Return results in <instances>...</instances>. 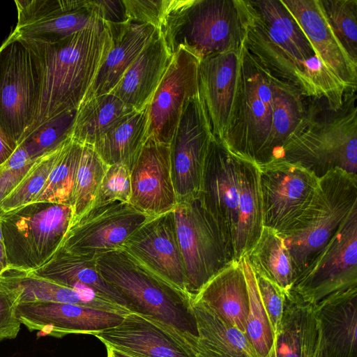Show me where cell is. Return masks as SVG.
I'll use <instances>...</instances> for the list:
<instances>
[{
	"instance_id": "cell-1",
	"label": "cell",
	"mask_w": 357,
	"mask_h": 357,
	"mask_svg": "<svg viewBox=\"0 0 357 357\" xmlns=\"http://www.w3.org/2000/svg\"><path fill=\"white\" fill-rule=\"evenodd\" d=\"M248 24L244 46L275 79L307 98L338 108L351 92L324 64L281 0H245Z\"/></svg>"
},
{
	"instance_id": "cell-2",
	"label": "cell",
	"mask_w": 357,
	"mask_h": 357,
	"mask_svg": "<svg viewBox=\"0 0 357 357\" xmlns=\"http://www.w3.org/2000/svg\"><path fill=\"white\" fill-rule=\"evenodd\" d=\"M199 194L222 228L234 261L239 262L255 245L264 228L258 166L234 155L213 136Z\"/></svg>"
},
{
	"instance_id": "cell-3",
	"label": "cell",
	"mask_w": 357,
	"mask_h": 357,
	"mask_svg": "<svg viewBox=\"0 0 357 357\" xmlns=\"http://www.w3.org/2000/svg\"><path fill=\"white\" fill-rule=\"evenodd\" d=\"M29 41L40 60L42 88L35 120L23 140L50 119L79 108L112 45L105 22L54 43Z\"/></svg>"
},
{
	"instance_id": "cell-4",
	"label": "cell",
	"mask_w": 357,
	"mask_h": 357,
	"mask_svg": "<svg viewBox=\"0 0 357 357\" xmlns=\"http://www.w3.org/2000/svg\"><path fill=\"white\" fill-rule=\"evenodd\" d=\"M356 92L333 108L325 99L310 98L301 123L277 160L296 164L319 179L335 169L357 175Z\"/></svg>"
},
{
	"instance_id": "cell-5",
	"label": "cell",
	"mask_w": 357,
	"mask_h": 357,
	"mask_svg": "<svg viewBox=\"0 0 357 357\" xmlns=\"http://www.w3.org/2000/svg\"><path fill=\"white\" fill-rule=\"evenodd\" d=\"M102 278L126 301L130 312L153 318L183 335L196 349L198 331L192 298L159 277L122 248L96 256Z\"/></svg>"
},
{
	"instance_id": "cell-6",
	"label": "cell",
	"mask_w": 357,
	"mask_h": 357,
	"mask_svg": "<svg viewBox=\"0 0 357 357\" xmlns=\"http://www.w3.org/2000/svg\"><path fill=\"white\" fill-rule=\"evenodd\" d=\"M248 24L245 0H173L159 31L171 55L183 49L201 61L241 50Z\"/></svg>"
},
{
	"instance_id": "cell-7",
	"label": "cell",
	"mask_w": 357,
	"mask_h": 357,
	"mask_svg": "<svg viewBox=\"0 0 357 357\" xmlns=\"http://www.w3.org/2000/svg\"><path fill=\"white\" fill-rule=\"evenodd\" d=\"M273 107L272 77L256 62L243 44L232 114L221 140L227 149L258 167L270 163Z\"/></svg>"
},
{
	"instance_id": "cell-8",
	"label": "cell",
	"mask_w": 357,
	"mask_h": 357,
	"mask_svg": "<svg viewBox=\"0 0 357 357\" xmlns=\"http://www.w3.org/2000/svg\"><path fill=\"white\" fill-rule=\"evenodd\" d=\"M356 204L357 175L335 169L319 179L312 201L298 225L282 236L291 257L296 281L328 244Z\"/></svg>"
},
{
	"instance_id": "cell-9",
	"label": "cell",
	"mask_w": 357,
	"mask_h": 357,
	"mask_svg": "<svg viewBox=\"0 0 357 357\" xmlns=\"http://www.w3.org/2000/svg\"><path fill=\"white\" fill-rule=\"evenodd\" d=\"M70 205L35 202L3 213L0 222L7 268L32 272L61 246L73 221Z\"/></svg>"
},
{
	"instance_id": "cell-10",
	"label": "cell",
	"mask_w": 357,
	"mask_h": 357,
	"mask_svg": "<svg viewBox=\"0 0 357 357\" xmlns=\"http://www.w3.org/2000/svg\"><path fill=\"white\" fill-rule=\"evenodd\" d=\"M183 259L186 291L192 299L234 261L228 241L199 194L178 201L173 210Z\"/></svg>"
},
{
	"instance_id": "cell-11",
	"label": "cell",
	"mask_w": 357,
	"mask_h": 357,
	"mask_svg": "<svg viewBox=\"0 0 357 357\" xmlns=\"http://www.w3.org/2000/svg\"><path fill=\"white\" fill-rule=\"evenodd\" d=\"M41 88L35 47L29 40L8 36L0 47V128L17 146L33 123Z\"/></svg>"
},
{
	"instance_id": "cell-12",
	"label": "cell",
	"mask_w": 357,
	"mask_h": 357,
	"mask_svg": "<svg viewBox=\"0 0 357 357\" xmlns=\"http://www.w3.org/2000/svg\"><path fill=\"white\" fill-rule=\"evenodd\" d=\"M258 167L264 227L284 236L309 207L319 179L300 165L282 160Z\"/></svg>"
},
{
	"instance_id": "cell-13",
	"label": "cell",
	"mask_w": 357,
	"mask_h": 357,
	"mask_svg": "<svg viewBox=\"0 0 357 357\" xmlns=\"http://www.w3.org/2000/svg\"><path fill=\"white\" fill-rule=\"evenodd\" d=\"M357 287V204L335 236L306 271L294 290L316 305L334 294Z\"/></svg>"
},
{
	"instance_id": "cell-14",
	"label": "cell",
	"mask_w": 357,
	"mask_h": 357,
	"mask_svg": "<svg viewBox=\"0 0 357 357\" xmlns=\"http://www.w3.org/2000/svg\"><path fill=\"white\" fill-rule=\"evenodd\" d=\"M149 218L119 200L92 206L70 225L60 248L93 256L121 248Z\"/></svg>"
},
{
	"instance_id": "cell-15",
	"label": "cell",
	"mask_w": 357,
	"mask_h": 357,
	"mask_svg": "<svg viewBox=\"0 0 357 357\" xmlns=\"http://www.w3.org/2000/svg\"><path fill=\"white\" fill-rule=\"evenodd\" d=\"M212 137L199 95L189 98L169 144L172 179L178 202L199 192L205 158Z\"/></svg>"
},
{
	"instance_id": "cell-16",
	"label": "cell",
	"mask_w": 357,
	"mask_h": 357,
	"mask_svg": "<svg viewBox=\"0 0 357 357\" xmlns=\"http://www.w3.org/2000/svg\"><path fill=\"white\" fill-rule=\"evenodd\" d=\"M199 61L183 49L172 56L147 105L146 137L169 144L185 102L199 95Z\"/></svg>"
},
{
	"instance_id": "cell-17",
	"label": "cell",
	"mask_w": 357,
	"mask_h": 357,
	"mask_svg": "<svg viewBox=\"0 0 357 357\" xmlns=\"http://www.w3.org/2000/svg\"><path fill=\"white\" fill-rule=\"evenodd\" d=\"M92 335L133 357H199L195 348L180 332L153 318L127 313L122 321Z\"/></svg>"
},
{
	"instance_id": "cell-18",
	"label": "cell",
	"mask_w": 357,
	"mask_h": 357,
	"mask_svg": "<svg viewBox=\"0 0 357 357\" xmlns=\"http://www.w3.org/2000/svg\"><path fill=\"white\" fill-rule=\"evenodd\" d=\"M121 248L151 271L187 293L173 211L149 218Z\"/></svg>"
},
{
	"instance_id": "cell-19",
	"label": "cell",
	"mask_w": 357,
	"mask_h": 357,
	"mask_svg": "<svg viewBox=\"0 0 357 357\" xmlns=\"http://www.w3.org/2000/svg\"><path fill=\"white\" fill-rule=\"evenodd\" d=\"M129 204L152 218L173 211L178 202L171 174L169 146L146 139L130 171Z\"/></svg>"
},
{
	"instance_id": "cell-20",
	"label": "cell",
	"mask_w": 357,
	"mask_h": 357,
	"mask_svg": "<svg viewBox=\"0 0 357 357\" xmlns=\"http://www.w3.org/2000/svg\"><path fill=\"white\" fill-rule=\"evenodd\" d=\"M21 324L30 331L57 338L92 335L119 325L126 314L70 303L36 302L17 306Z\"/></svg>"
},
{
	"instance_id": "cell-21",
	"label": "cell",
	"mask_w": 357,
	"mask_h": 357,
	"mask_svg": "<svg viewBox=\"0 0 357 357\" xmlns=\"http://www.w3.org/2000/svg\"><path fill=\"white\" fill-rule=\"evenodd\" d=\"M243 47L238 50L210 55L199 63V95L213 136L220 140L225 134L232 114Z\"/></svg>"
},
{
	"instance_id": "cell-22",
	"label": "cell",
	"mask_w": 357,
	"mask_h": 357,
	"mask_svg": "<svg viewBox=\"0 0 357 357\" xmlns=\"http://www.w3.org/2000/svg\"><path fill=\"white\" fill-rule=\"evenodd\" d=\"M296 20L326 68L349 91H356L357 62L353 60L332 31L320 0H281Z\"/></svg>"
},
{
	"instance_id": "cell-23",
	"label": "cell",
	"mask_w": 357,
	"mask_h": 357,
	"mask_svg": "<svg viewBox=\"0 0 357 357\" xmlns=\"http://www.w3.org/2000/svg\"><path fill=\"white\" fill-rule=\"evenodd\" d=\"M326 357H357V287L314 305Z\"/></svg>"
},
{
	"instance_id": "cell-24",
	"label": "cell",
	"mask_w": 357,
	"mask_h": 357,
	"mask_svg": "<svg viewBox=\"0 0 357 357\" xmlns=\"http://www.w3.org/2000/svg\"><path fill=\"white\" fill-rule=\"evenodd\" d=\"M108 26L112 38V47L82 102L109 93L158 30L151 24L130 21Z\"/></svg>"
},
{
	"instance_id": "cell-25",
	"label": "cell",
	"mask_w": 357,
	"mask_h": 357,
	"mask_svg": "<svg viewBox=\"0 0 357 357\" xmlns=\"http://www.w3.org/2000/svg\"><path fill=\"white\" fill-rule=\"evenodd\" d=\"M172 56L158 30L109 93L133 110L144 109L165 75Z\"/></svg>"
},
{
	"instance_id": "cell-26",
	"label": "cell",
	"mask_w": 357,
	"mask_h": 357,
	"mask_svg": "<svg viewBox=\"0 0 357 357\" xmlns=\"http://www.w3.org/2000/svg\"><path fill=\"white\" fill-rule=\"evenodd\" d=\"M321 347L314 305L294 290L284 293V307L280 332L266 357H317Z\"/></svg>"
},
{
	"instance_id": "cell-27",
	"label": "cell",
	"mask_w": 357,
	"mask_h": 357,
	"mask_svg": "<svg viewBox=\"0 0 357 357\" xmlns=\"http://www.w3.org/2000/svg\"><path fill=\"white\" fill-rule=\"evenodd\" d=\"M0 285L15 299L17 305L36 302L70 303L127 314V309L96 296L69 288L31 272L7 268L0 274Z\"/></svg>"
},
{
	"instance_id": "cell-28",
	"label": "cell",
	"mask_w": 357,
	"mask_h": 357,
	"mask_svg": "<svg viewBox=\"0 0 357 357\" xmlns=\"http://www.w3.org/2000/svg\"><path fill=\"white\" fill-rule=\"evenodd\" d=\"M31 273L129 311L126 301L98 272L96 256L73 254L60 248L46 264Z\"/></svg>"
},
{
	"instance_id": "cell-29",
	"label": "cell",
	"mask_w": 357,
	"mask_h": 357,
	"mask_svg": "<svg viewBox=\"0 0 357 357\" xmlns=\"http://www.w3.org/2000/svg\"><path fill=\"white\" fill-rule=\"evenodd\" d=\"M221 320L245 333L249 294L241 261L233 262L212 278L192 298Z\"/></svg>"
},
{
	"instance_id": "cell-30",
	"label": "cell",
	"mask_w": 357,
	"mask_h": 357,
	"mask_svg": "<svg viewBox=\"0 0 357 357\" xmlns=\"http://www.w3.org/2000/svg\"><path fill=\"white\" fill-rule=\"evenodd\" d=\"M103 22L90 0H62L57 8L43 18L21 26H15L9 37L54 43Z\"/></svg>"
},
{
	"instance_id": "cell-31",
	"label": "cell",
	"mask_w": 357,
	"mask_h": 357,
	"mask_svg": "<svg viewBox=\"0 0 357 357\" xmlns=\"http://www.w3.org/2000/svg\"><path fill=\"white\" fill-rule=\"evenodd\" d=\"M192 309L198 337L199 357H259L245 334L221 320L211 310L197 302Z\"/></svg>"
},
{
	"instance_id": "cell-32",
	"label": "cell",
	"mask_w": 357,
	"mask_h": 357,
	"mask_svg": "<svg viewBox=\"0 0 357 357\" xmlns=\"http://www.w3.org/2000/svg\"><path fill=\"white\" fill-rule=\"evenodd\" d=\"M147 106L126 115L93 146L107 165H122L130 171L146 139Z\"/></svg>"
},
{
	"instance_id": "cell-33",
	"label": "cell",
	"mask_w": 357,
	"mask_h": 357,
	"mask_svg": "<svg viewBox=\"0 0 357 357\" xmlns=\"http://www.w3.org/2000/svg\"><path fill=\"white\" fill-rule=\"evenodd\" d=\"M244 257L255 273L284 293L293 287L296 278L291 257L282 236L275 231L264 227L257 243Z\"/></svg>"
},
{
	"instance_id": "cell-34",
	"label": "cell",
	"mask_w": 357,
	"mask_h": 357,
	"mask_svg": "<svg viewBox=\"0 0 357 357\" xmlns=\"http://www.w3.org/2000/svg\"><path fill=\"white\" fill-rule=\"evenodd\" d=\"M134 111L112 93L82 102L77 109L71 137L83 145L93 146L126 115Z\"/></svg>"
},
{
	"instance_id": "cell-35",
	"label": "cell",
	"mask_w": 357,
	"mask_h": 357,
	"mask_svg": "<svg viewBox=\"0 0 357 357\" xmlns=\"http://www.w3.org/2000/svg\"><path fill=\"white\" fill-rule=\"evenodd\" d=\"M272 79L274 107L268 147L271 162L279 159L284 146L305 116L310 99L294 87L273 77Z\"/></svg>"
},
{
	"instance_id": "cell-36",
	"label": "cell",
	"mask_w": 357,
	"mask_h": 357,
	"mask_svg": "<svg viewBox=\"0 0 357 357\" xmlns=\"http://www.w3.org/2000/svg\"><path fill=\"white\" fill-rule=\"evenodd\" d=\"M83 146L72 137L61 146L46 183L35 202L71 206L77 169Z\"/></svg>"
},
{
	"instance_id": "cell-37",
	"label": "cell",
	"mask_w": 357,
	"mask_h": 357,
	"mask_svg": "<svg viewBox=\"0 0 357 357\" xmlns=\"http://www.w3.org/2000/svg\"><path fill=\"white\" fill-rule=\"evenodd\" d=\"M107 167L92 146L83 145L72 197V224L92 206Z\"/></svg>"
},
{
	"instance_id": "cell-38",
	"label": "cell",
	"mask_w": 357,
	"mask_h": 357,
	"mask_svg": "<svg viewBox=\"0 0 357 357\" xmlns=\"http://www.w3.org/2000/svg\"><path fill=\"white\" fill-rule=\"evenodd\" d=\"M241 261L249 294V312L245 334L259 357H266L275 337L258 291L253 270L245 257Z\"/></svg>"
},
{
	"instance_id": "cell-39",
	"label": "cell",
	"mask_w": 357,
	"mask_h": 357,
	"mask_svg": "<svg viewBox=\"0 0 357 357\" xmlns=\"http://www.w3.org/2000/svg\"><path fill=\"white\" fill-rule=\"evenodd\" d=\"M63 144L35 160L24 176L1 201L3 213L34 202L46 183Z\"/></svg>"
},
{
	"instance_id": "cell-40",
	"label": "cell",
	"mask_w": 357,
	"mask_h": 357,
	"mask_svg": "<svg viewBox=\"0 0 357 357\" xmlns=\"http://www.w3.org/2000/svg\"><path fill=\"white\" fill-rule=\"evenodd\" d=\"M335 36L357 62V0H320Z\"/></svg>"
},
{
	"instance_id": "cell-41",
	"label": "cell",
	"mask_w": 357,
	"mask_h": 357,
	"mask_svg": "<svg viewBox=\"0 0 357 357\" xmlns=\"http://www.w3.org/2000/svg\"><path fill=\"white\" fill-rule=\"evenodd\" d=\"M77 109L63 112L42 125L21 144L30 157H39L61 146L71 137Z\"/></svg>"
},
{
	"instance_id": "cell-42",
	"label": "cell",
	"mask_w": 357,
	"mask_h": 357,
	"mask_svg": "<svg viewBox=\"0 0 357 357\" xmlns=\"http://www.w3.org/2000/svg\"><path fill=\"white\" fill-rule=\"evenodd\" d=\"M130 194V170L122 165H110L100 182L92 206L116 200L129 203Z\"/></svg>"
},
{
	"instance_id": "cell-43",
	"label": "cell",
	"mask_w": 357,
	"mask_h": 357,
	"mask_svg": "<svg viewBox=\"0 0 357 357\" xmlns=\"http://www.w3.org/2000/svg\"><path fill=\"white\" fill-rule=\"evenodd\" d=\"M130 22L148 24L160 29L172 0H123Z\"/></svg>"
},
{
	"instance_id": "cell-44",
	"label": "cell",
	"mask_w": 357,
	"mask_h": 357,
	"mask_svg": "<svg viewBox=\"0 0 357 357\" xmlns=\"http://www.w3.org/2000/svg\"><path fill=\"white\" fill-rule=\"evenodd\" d=\"M255 275L262 304L275 337L281 328L284 307V293L264 277L256 273Z\"/></svg>"
},
{
	"instance_id": "cell-45",
	"label": "cell",
	"mask_w": 357,
	"mask_h": 357,
	"mask_svg": "<svg viewBox=\"0 0 357 357\" xmlns=\"http://www.w3.org/2000/svg\"><path fill=\"white\" fill-rule=\"evenodd\" d=\"M17 306L15 298L0 285V342L15 339L20 332Z\"/></svg>"
},
{
	"instance_id": "cell-46",
	"label": "cell",
	"mask_w": 357,
	"mask_h": 357,
	"mask_svg": "<svg viewBox=\"0 0 357 357\" xmlns=\"http://www.w3.org/2000/svg\"><path fill=\"white\" fill-rule=\"evenodd\" d=\"M35 160L30 157L23 145L19 144L0 167V178L13 188L28 172Z\"/></svg>"
},
{
	"instance_id": "cell-47",
	"label": "cell",
	"mask_w": 357,
	"mask_h": 357,
	"mask_svg": "<svg viewBox=\"0 0 357 357\" xmlns=\"http://www.w3.org/2000/svg\"><path fill=\"white\" fill-rule=\"evenodd\" d=\"M99 17L108 25L129 22L123 0H91Z\"/></svg>"
},
{
	"instance_id": "cell-48",
	"label": "cell",
	"mask_w": 357,
	"mask_h": 357,
	"mask_svg": "<svg viewBox=\"0 0 357 357\" xmlns=\"http://www.w3.org/2000/svg\"><path fill=\"white\" fill-rule=\"evenodd\" d=\"M17 146L0 128V167L12 155Z\"/></svg>"
},
{
	"instance_id": "cell-49",
	"label": "cell",
	"mask_w": 357,
	"mask_h": 357,
	"mask_svg": "<svg viewBox=\"0 0 357 357\" xmlns=\"http://www.w3.org/2000/svg\"><path fill=\"white\" fill-rule=\"evenodd\" d=\"M12 187L5 181L0 178V202L3 198L12 190ZM3 213L0 209V216Z\"/></svg>"
},
{
	"instance_id": "cell-50",
	"label": "cell",
	"mask_w": 357,
	"mask_h": 357,
	"mask_svg": "<svg viewBox=\"0 0 357 357\" xmlns=\"http://www.w3.org/2000/svg\"><path fill=\"white\" fill-rule=\"evenodd\" d=\"M107 349V357H133L126 353L122 352L109 346H105Z\"/></svg>"
},
{
	"instance_id": "cell-51",
	"label": "cell",
	"mask_w": 357,
	"mask_h": 357,
	"mask_svg": "<svg viewBox=\"0 0 357 357\" xmlns=\"http://www.w3.org/2000/svg\"><path fill=\"white\" fill-rule=\"evenodd\" d=\"M0 261L6 267H7L1 222H0Z\"/></svg>"
},
{
	"instance_id": "cell-52",
	"label": "cell",
	"mask_w": 357,
	"mask_h": 357,
	"mask_svg": "<svg viewBox=\"0 0 357 357\" xmlns=\"http://www.w3.org/2000/svg\"><path fill=\"white\" fill-rule=\"evenodd\" d=\"M317 357H326V356L322 350L321 344V347H320Z\"/></svg>"
},
{
	"instance_id": "cell-53",
	"label": "cell",
	"mask_w": 357,
	"mask_h": 357,
	"mask_svg": "<svg viewBox=\"0 0 357 357\" xmlns=\"http://www.w3.org/2000/svg\"><path fill=\"white\" fill-rule=\"evenodd\" d=\"M7 267H6L1 261H0V274L6 269Z\"/></svg>"
}]
</instances>
